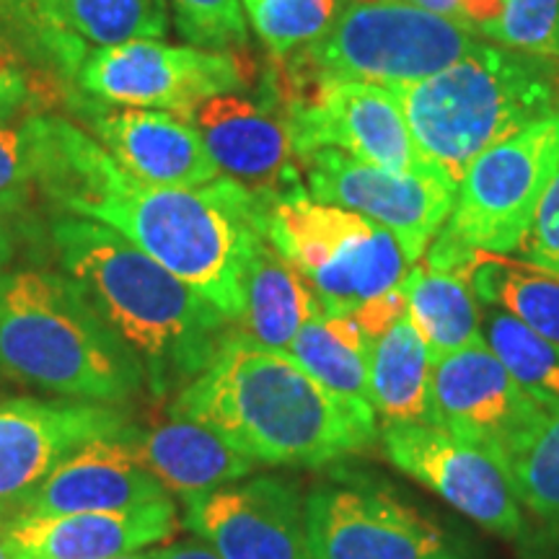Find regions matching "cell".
<instances>
[{"label": "cell", "instance_id": "cell-1", "mask_svg": "<svg viewBox=\"0 0 559 559\" xmlns=\"http://www.w3.org/2000/svg\"><path fill=\"white\" fill-rule=\"evenodd\" d=\"M45 200L60 213L117 230L228 321H241L243 270L264 236V202L239 181L221 174L200 187L145 185L70 124L66 169Z\"/></svg>", "mask_w": 559, "mask_h": 559}, {"label": "cell", "instance_id": "cell-2", "mask_svg": "<svg viewBox=\"0 0 559 559\" xmlns=\"http://www.w3.org/2000/svg\"><path fill=\"white\" fill-rule=\"evenodd\" d=\"M169 417L205 425L254 464H332L373 443L376 412L324 389L288 353L228 334L210 366L171 402Z\"/></svg>", "mask_w": 559, "mask_h": 559}, {"label": "cell", "instance_id": "cell-3", "mask_svg": "<svg viewBox=\"0 0 559 559\" xmlns=\"http://www.w3.org/2000/svg\"><path fill=\"white\" fill-rule=\"evenodd\" d=\"M60 272L143 362L153 396L198 379L228 337V319L104 223L60 213L47 226Z\"/></svg>", "mask_w": 559, "mask_h": 559}, {"label": "cell", "instance_id": "cell-4", "mask_svg": "<svg viewBox=\"0 0 559 559\" xmlns=\"http://www.w3.org/2000/svg\"><path fill=\"white\" fill-rule=\"evenodd\" d=\"M0 370L62 400L122 407L148 386L143 362L66 272L0 275Z\"/></svg>", "mask_w": 559, "mask_h": 559}, {"label": "cell", "instance_id": "cell-5", "mask_svg": "<svg viewBox=\"0 0 559 559\" xmlns=\"http://www.w3.org/2000/svg\"><path fill=\"white\" fill-rule=\"evenodd\" d=\"M391 91L419 156L453 185L479 153L559 109L549 60L487 41L430 79Z\"/></svg>", "mask_w": 559, "mask_h": 559}, {"label": "cell", "instance_id": "cell-6", "mask_svg": "<svg viewBox=\"0 0 559 559\" xmlns=\"http://www.w3.org/2000/svg\"><path fill=\"white\" fill-rule=\"evenodd\" d=\"M262 202L267 241L309 280L324 313H358L400 288L412 270L394 234L366 215L313 200L306 187Z\"/></svg>", "mask_w": 559, "mask_h": 559}, {"label": "cell", "instance_id": "cell-7", "mask_svg": "<svg viewBox=\"0 0 559 559\" xmlns=\"http://www.w3.org/2000/svg\"><path fill=\"white\" fill-rule=\"evenodd\" d=\"M479 45L469 24L409 0H349L324 37L290 55L293 81L412 86L451 68Z\"/></svg>", "mask_w": 559, "mask_h": 559}, {"label": "cell", "instance_id": "cell-8", "mask_svg": "<svg viewBox=\"0 0 559 559\" xmlns=\"http://www.w3.org/2000/svg\"><path fill=\"white\" fill-rule=\"evenodd\" d=\"M557 171L559 109L472 160L456 185L449 221L425 251V262L456 270L472 251L510 254L521 249Z\"/></svg>", "mask_w": 559, "mask_h": 559}, {"label": "cell", "instance_id": "cell-9", "mask_svg": "<svg viewBox=\"0 0 559 559\" xmlns=\"http://www.w3.org/2000/svg\"><path fill=\"white\" fill-rule=\"evenodd\" d=\"M75 88L117 107L166 109L179 115L192 104L243 91V73L230 52L135 39L86 47Z\"/></svg>", "mask_w": 559, "mask_h": 559}, {"label": "cell", "instance_id": "cell-10", "mask_svg": "<svg viewBox=\"0 0 559 559\" xmlns=\"http://www.w3.org/2000/svg\"><path fill=\"white\" fill-rule=\"evenodd\" d=\"M280 102L298 158L317 148H340L362 164L396 174H432L412 138L394 91L355 81H293ZM440 174V171H438Z\"/></svg>", "mask_w": 559, "mask_h": 559}, {"label": "cell", "instance_id": "cell-11", "mask_svg": "<svg viewBox=\"0 0 559 559\" xmlns=\"http://www.w3.org/2000/svg\"><path fill=\"white\" fill-rule=\"evenodd\" d=\"M313 200L360 213L396 236L412 267L449 221L456 185L443 174H396L362 164L340 148L298 158Z\"/></svg>", "mask_w": 559, "mask_h": 559}, {"label": "cell", "instance_id": "cell-12", "mask_svg": "<svg viewBox=\"0 0 559 559\" xmlns=\"http://www.w3.org/2000/svg\"><path fill=\"white\" fill-rule=\"evenodd\" d=\"M132 428V417L117 404L62 396L0 400V523L19 515L47 477L75 451Z\"/></svg>", "mask_w": 559, "mask_h": 559}, {"label": "cell", "instance_id": "cell-13", "mask_svg": "<svg viewBox=\"0 0 559 559\" xmlns=\"http://www.w3.org/2000/svg\"><path fill=\"white\" fill-rule=\"evenodd\" d=\"M383 453L466 519L498 536H521L523 515L506 464L492 453L436 425L389 423L381 428Z\"/></svg>", "mask_w": 559, "mask_h": 559}, {"label": "cell", "instance_id": "cell-14", "mask_svg": "<svg viewBox=\"0 0 559 559\" xmlns=\"http://www.w3.org/2000/svg\"><path fill=\"white\" fill-rule=\"evenodd\" d=\"M304 513L309 559H464L438 523L379 489L321 485Z\"/></svg>", "mask_w": 559, "mask_h": 559}, {"label": "cell", "instance_id": "cell-15", "mask_svg": "<svg viewBox=\"0 0 559 559\" xmlns=\"http://www.w3.org/2000/svg\"><path fill=\"white\" fill-rule=\"evenodd\" d=\"M428 394L430 425L500 461L547 412L519 386L485 340L432 360Z\"/></svg>", "mask_w": 559, "mask_h": 559}, {"label": "cell", "instance_id": "cell-16", "mask_svg": "<svg viewBox=\"0 0 559 559\" xmlns=\"http://www.w3.org/2000/svg\"><path fill=\"white\" fill-rule=\"evenodd\" d=\"M66 104L88 135L145 185L200 187L221 177L200 132L174 111L117 107L75 86L66 91Z\"/></svg>", "mask_w": 559, "mask_h": 559}, {"label": "cell", "instance_id": "cell-17", "mask_svg": "<svg viewBox=\"0 0 559 559\" xmlns=\"http://www.w3.org/2000/svg\"><path fill=\"white\" fill-rule=\"evenodd\" d=\"M200 132L223 177L239 181L254 198L272 200L306 187L298 153L280 102L221 94L179 111Z\"/></svg>", "mask_w": 559, "mask_h": 559}, {"label": "cell", "instance_id": "cell-18", "mask_svg": "<svg viewBox=\"0 0 559 559\" xmlns=\"http://www.w3.org/2000/svg\"><path fill=\"white\" fill-rule=\"evenodd\" d=\"M185 526L221 559H309L304 498L288 479L230 481L187 502Z\"/></svg>", "mask_w": 559, "mask_h": 559}, {"label": "cell", "instance_id": "cell-19", "mask_svg": "<svg viewBox=\"0 0 559 559\" xmlns=\"http://www.w3.org/2000/svg\"><path fill=\"white\" fill-rule=\"evenodd\" d=\"M179 528L177 506L166 498L117 513H73L0 523L11 559H115L158 547Z\"/></svg>", "mask_w": 559, "mask_h": 559}, {"label": "cell", "instance_id": "cell-20", "mask_svg": "<svg viewBox=\"0 0 559 559\" xmlns=\"http://www.w3.org/2000/svg\"><path fill=\"white\" fill-rule=\"evenodd\" d=\"M130 432L83 445L47 477L13 519L117 513L166 500V489L140 464Z\"/></svg>", "mask_w": 559, "mask_h": 559}, {"label": "cell", "instance_id": "cell-21", "mask_svg": "<svg viewBox=\"0 0 559 559\" xmlns=\"http://www.w3.org/2000/svg\"><path fill=\"white\" fill-rule=\"evenodd\" d=\"M132 449L166 495L192 502L254 472V461L241 456L205 425L169 417L156 428L132 432Z\"/></svg>", "mask_w": 559, "mask_h": 559}, {"label": "cell", "instance_id": "cell-22", "mask_svg": "<svg viewBox=\"0 0 559 559\" xmlns=\"http://www.w3.org/2000/svg\"><path fill=\"white\" fill-rule=\"evenodd\" d=\"M321 313L309 280L293 267L267 241V234L251 249L243 270V334L257 345L288 353L306 321Z\"/></svg>", "mask_w": 559, "mask_h": 559}, {"label": "cell", "instance_id": "cell-23", "mask_svg": "<svg viewBox=\"0 0 559 559\" xmlns=\"http://www.w3.org/2000/svg\"><path fill=\"white\" fill-rule=\"evenodd\" d=\"M430 353L407 313L370 342L368 394L389 423L430 425Z\"/></svg>", "mask_w": 559, "mask_h": 559}, {"label": "cell", "instance_id": "cell-24", "mask_svg": "<svg viewBox=\"0 0 559 559\" xmlns=\"http://www.w3.org/2000/svg\"><path fill=\"white\" fill-rule=\"evenodd\" d=\"M41 21L81 66L86 47H111L169 34L166 0H45Z\"/></svg>", "mask_w": 559, "mask_h": 559}, {"label": "cell", "instance_id": "cell-25", "mask_svg": "<svg viewBox=\"0 0 559 559\" xmlns=\"http://www.w3.org/2000/svg\"><path fill=\"white\" fill-rule=\"evenodd\" d=\"M404 296L407 317L428 347L430 360L485 340L477 296L461 272L430 267L428 262L415 264L404 277Z\"/></svg>", "mask_w": 559, "mask_h": 559}, {"label": "cell", "instance_id": "cell-26", "mask_svg": "<svg viewBox=\"0 0 559 559\" xmlns=\"http://www.w3.org/2000/svg\"><path fill=\"white\" fill-rule=\"evenodd\" d=\"M453 272H461L487 306L502 309L559 345V277L492 251H472Z\"/></svg>", "mask_w": 559, "mask_h": 559}, {"label": "cell", "instance_id": "cell-27", "mask_svg": "<svg viewBox=\"0 0 559 559\" xmlns=\"http://www.w3.org/2000/svg\"><path fill=\"white\" fill-rule=\"evenodd\" d=\"M370 340L355 317H332L321 311L306 321L304 330L293 340V355L306 373L321 386L353 402L370 404L368 394V355Z\"/></svg>", "mask_w": 559, "mask_h": 559}, {"label": "cell", "instance_id": "cell-28", "mask_svg": "<svg viewBox=\"0 0 559 559\" xmlns=\"http://www.w3.org/2000/svg\"><path fill=\"white\" fill-rule=\"evenodd\" d=\"M70 124L45 111L0 122V198L34 192L45 198L66 169Z\"/></svg>", "mask_w": 559, "mask_h": 559}, {"label": "cell", "instance_id": "cell-29", "mask_svg": "<svg viewBox=\"0 0 559 559\" xmlns=\"http://www.w3.org/2000/svg\"><path fill=\"white\" fill-rule=\"evenodd\" d=\"M481 337L519 381V386L547 412L559 409V345L528 330L502 309L487 306Z\"/></svg>", "mask_w": 559, "mask_h": 559}, {"label": "cell", "instance_id": "cell-30", "mask_svg": "<svg viewBox=\"0 0 559 559\" xmlns=\"http://www.w3.org/2000/svg\"><path fill=\"white\" fill-rule=\"evenodd\" d=\"M502 464L521 506L559 531V409L544 412Z\"/></svg>", "mask_w": 559, "mask_h": 559}, {"label": "cell", "instance_id": "cell-31", "mask_svg": "<svg viewBox=\"0 0 559 559\" xmlns=\"http://www.w3.org/2000/svg\"><path fill=\"white\" fill-rule=\"evenodd\" d=\"M349 0H249L251 26L275 58H290L337 24Z\"/></svg>", "mask_w": 559, "mask_h": 559}, {"label": "cell", "instance_id": "cell-32", "mask_svg": "<svg viewBox=\"0 0 559 559\" xmlns=\"http://www.w3.org/2000/svg\"><path fill=\"white\" fill-rule=\"evenodd\" d=\"M479 34L513 52L557 62L559 0H506L500 16Z\"/></svg>", "mask_w": 559, "mask_h": 559}, {"label": "cell", "instance_id": "cell-33", "mask_svg": "<svg viewBox=\"0 0 559 559\" xmlns=\"http://www.w3.org/2000/svg\"><path fill=\"white\" fill-rule=\"evenodd\" d=\"M181 37L202 50L247 47L249 29L241 0H169Z\"/></svg>", "mask_w": 559, "mask_h": 559}, {"label": "cell", "instance_id": "cell-34", "mask_svg": "<svg viewBox=\"0 0 559 559\" xmlns=\"http://www.w3.org/2000/svg\"><path fill=\"white\" fill-rule=\"evenodd\" d=\"M0 37L16 45L37 68L50 70L60 83H70L60 45L41 26L34 0H0Z\"/></svg>", "mask_w": 559, "mask_h": 559}, {"label": "cell", "instance_id": "cell-35", "mask_svg": "<svg viewBox=\"0 0 559 559\" xmlns=\"http://www.w3.org/2000/svg\"><path fill=\"white\" fill-rule=\"evenodd\" d=\"M45 91L37 81V66L0 37V122L19 120V117L37 115Z\"/></svg>", "mask_w": 559, "mask_h": 559}, {"label": "cell", "instance_id": "cell-36", "mask_svg": "<svg viewBox=\"0 0 559 559\" xmlns=\"http://www.w3.org/2000/svg\"><path fill=\"white\" fill-rule=\"evenodd\" d=\"M41 234V221L34 213V194H5L0 198V275L13 270L29 247H37Z\"/></svg>", "mask_w": 559, "mask_h": 559}, {"label": "cell", "instance_id": "cell-37", "mask_svg": "<svg viewBox=\"0 0 559 559\" xmlns=\"http://www.w3.org/2000/svg\"><path fill=\"white\" fill-rule=\"evenodd\" d=\"M521 254L523 262L559 277V171L544 192L528 236L521 243Z\"/></svg>", "mask_w": 559, "mask_h": 559}, {"label": "cell", "instance_id": "cell-38", "mask_svg": "<svg viewBox=\"0 0 559 559\" xmlns=\"http://www.w3.org/2000/svg\"><path fill=\"white\" fill-rule=\"evenodd\" d=\"M461 9H464V16L474 29L481 32L500 16L506 9V0H461Z\"/></svg>", "mask_w": 559, "mask_h": 559}, {"label": "cell", "instance_id": "cell-39", "mask_svg": "<svg viewBox=\"0 0 559 559\" xmlns=\"http://www.w3.org/2000/svg\"><path fill=\"white\" fill-rule=\"evenodd\" d=\"M158 559H221L205 542L187 539L177 542L171 547H158Z\"/></svg>", "mask_w": 559, "mask_h": 559}, {"label": "cell", "instance_id": "cell-40", "mask_svg": "<svg viewBox=\"0 0 559 559\" xmlns=\"http://www.w3.org/2000/svg\"><path fill=\"white\" fill-rule=\"evenodd\" d=\"M409 3L419 5V9H428L432 13H440V16H445V19L461 21V24H469V21H466V16H464V9H461V0H409ZM472 29H474V26H472Z\"/></svg>", "mask_w": 559, "mask_h": 559}, {"label": "cell", "instance_id": "cell-41", "mask_svg": "<svg viewBox=\"0 0 559 559\" xmlns=\"http://www.w3.org/2000/svg\"><path fill=\"white\" fill-rule=\"evenodd\" d=\"M41 3H45V0H34V5H37V16H39V21H41ZM41 26H45V21H41ZM45 29H47V26H45ZM47 32H50V29H47ZM50 34H52V32H50ZM52 39L58 41V45H60V50H62V58H66V66H68L70 83H75V70H79V62L73 60V55H70V52L66 50V47H62V41H60L58 37H55V34H52Z\"/></svg>", "mask_w": 559, "mask_h": 559}, {"label": "cell", "instance_id": "cell-42", "mask_svg": "<svg viewBox=\"0 0 559 559\" xmlns=\"http://www.w3.org/2000/svg\"><path fill=\"white\" fill-rule=\"evenodd\" d=\"M115 559H158V547L140 549V551H132V555H122V557H115Z\"/></svg>", "mask_w": 559, "mask_h": 559}, {"label": "cell", "instance_id": "cell-43", "mask_svg": "<svg viewBox=\"0 0 559 559\" xmlns=\"http://www.w3.org/2000/svg\"><path fill=\"white\" fill-rule=\"evenodd\" d=\"M0 559H11L9 549H5V544H3V536H0Z\"/></svg>", "mask_w": 559, "mask_h": 559}, {"label": "cell", "instance_id": "cell-44", "mask_svg": "<svg viewBox=\"0 0 559 559\" xmlns=\"http://www.w3.org/2000/svg\"><path fill=\"white\" fill-rule=\"evenodd\" d=\"M555 79H557V94H559V68H555Z\"/></svg>", "mask_w": 559, "mask_h": 559}, {"label": "cell", "instance_id": "cell-45", "mask_svg": "<svg viewBox=\"0 0 559 559\" xmlns=\"http://www.w3.org/2000/svg\"><path fill=\"white\" fill-rule=\"evenodd\" d=\"M243 3H249V0H243Z\"/></svg>", "mask_w": 559, "mask_h": 559}]
</instances>
